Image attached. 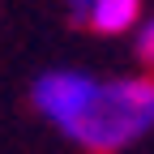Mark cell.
I'll return each instance as SVG.
<instances>
[{
  "instance_id": "6da1fadb",
  "label": "cell",
  "mask_w": 154,
  "mask_h": 154,
  "mask_svg": "<svg viewBox=\"0 0 154 154\" xmlns=\"http://www.w3.org/2000/svg\"><path fill=\"white\" fill-rule=\"evenodd\" d=\"M150 128H154V77L133 73L94 86L77 120L64 128V137L90 154H120L133 141H141Z\"/></svg>"
},
{
  "instance_id": "7a4b0ae2",
  "label": "cell",
  "mask_w": 154,
  "mask_h": 154,
  "mask_svg": "<svg viewBox=\"0 0 154 154\" xmlns=\"http://www.w3.org/2000/svg\"><path fill=\"white\" fill-rule=\"evenodd\" d=\"M94 86H99V77H90V73H77V69H47L43 77H34L30 103L38 107L43 120H51L56 128L64 133V128L77 120V111L86 107V99L94 94Z\"/></svg>"
},
{
  "instance_id": "3957f363",
  "label": "cell",
  "mask_w": 154,
  "mask_h": 154,
  "mask_svg": "<svg viewBox=\"0 0 154 154\" xmlns=\"http://www.w3.org/2000/svg\"><path fill=\"white\" fill-rule=\"evenodd\" d=\"M141 22V0H90L86 22L94 34H128Z\"/></svg>"
},
{
  "instance_id": "277c9868",
  "label": "cell",
  "mask_w": 154,
  "mask_h": 154,
  "mask_svg": "<svg viewBox=\"0 0 154 154\" xmlns=\"http://www.w3.org/2000/svg\"><path fill=\"white\" fill-rule=\"evenodd\" d=\"M137 60L146 69H154V17H146L137 26Z\"/></svg>"
}]
</instances>
